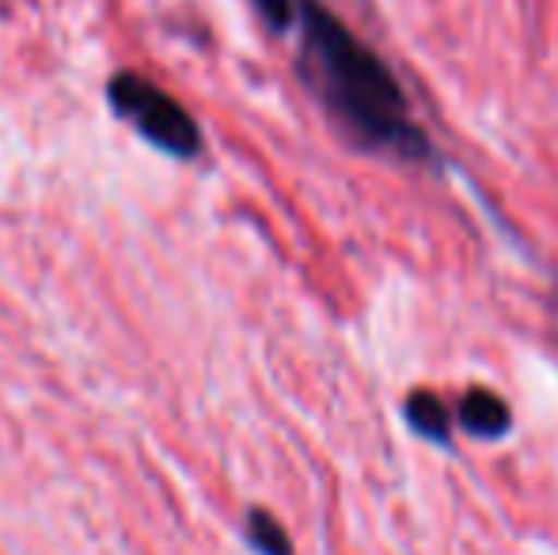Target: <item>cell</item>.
Masks as SVG:
<instances>
[{"instance_id":"obj_1","label":"cell","mask_w":558,"mask_h":555,"mask_svg":"<svg viewBox=\"0 0 558 555\" xmlns=\"http://www.w3.org/2000/svg\"><path fill=\"white\" fill-rule=\"evenodd\" d=\"M296 76L345 148L403 168L441 171V153L414 122L391 65L324 0H296Z\"/></svg>"},{"instance_id":"obj_2","label":"cell","mask_w":558,"mask_h":555,"mask_svg":"<svg viewBox=\"0 0 558 555\" xmlns=\"http://www.w3.org/2000/svg\"><path fill=\"white\" fill-rule=\"evenodd\" d=\"M107 99L118 119L130 122L148 145L163 148L175 160H194L202 153V130L194 114L145 76L114 73L107 84Z\"/></svg>"},{"instance_id":"obj_3","label":"cell","mask_w":558,"mask_h":555,"mask_svg":"<svg viewBox=\"0 0 558 555\" xmlns=\"http://www.w3.org/2000/svg\"><path fill=\"white\" fill-rule=\"evenodd\" d=\"M452 419H456V426H460V434L475 437V442H486V445L506 442V437L513 434V408H509L506 396L486 385H471L468 393L460 396V403H456Z\"/></svg>"},{"instance_id":"obj_4","label":"cell","mask_w":558,"mask_h":555,"mask_svg":"<svg viewBox=\"0 0 558 555\" xmlns=\"http://www.w3.org/2000/svg\"><path fill=\"white\" fill-rule=\"evenodd\" d=\"M403 426H407V434L434 445V449H445V453L456 449L452 408H448L437 393H429V388H411V393L403 396Z\"/></svg>"},{"instance_id":"obj_5","label":"cell","mask_w":558,"mask_h":555,"mask_svg":"<svg viewBox=\"0 0 558 555\" xmlns=\"http://www.w3.org/2000/svg\"><path fill=\"white\" fill-rule=\"evenodd\" d=\"M243 541L251 544L255 555H293V541H289L286 526L263 506H251L243 518Z\"/></svg>"},{"instance_id":"obj_6","label":"cell","mask_w":558,"mask_h":555,"mask_svg":"<svg viewBox=\"0 0 558 555\" xmlns=\"http://www.w3.org/2000/svg\"><path fill=\"white\" fill-rule=\"evenodd\" d=\"M255 12L274 35H289L296 23V0H255Z\"/></svg>"}]
</instances>
